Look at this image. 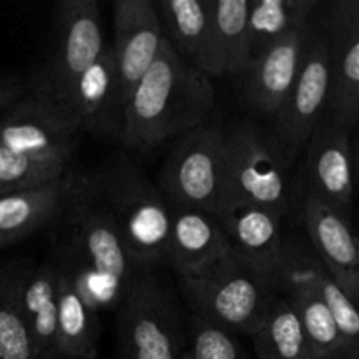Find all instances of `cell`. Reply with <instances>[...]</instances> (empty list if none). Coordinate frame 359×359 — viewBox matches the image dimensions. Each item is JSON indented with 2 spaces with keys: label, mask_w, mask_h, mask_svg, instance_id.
Wrapping results in <instances>:
<instances>
[{
  "label": "cell",
  "mask_w": 359,
  "mask_h": 359,
  "mask_svg": "<svg viewBox=\"0 0 359 359\" xmlns=\"http://www.w3.org/2000/svg\"><path fill=\"white\" fill-rule=\"evenodd\" d=\"M91 175L135 265L153 269L165 262L172 205L158 184L123 154H116Z\"/></svg>",
  "instance_id": "277c9868"
},
{
  "label": "cell",
  "mask_w": 359,
  "mask_h": 359,
  "mask_svg": "<svg viewBox=\"0 0 359 359\" xmlns=\"http://www.w3.org/2000/svg\"><path fill=\"white\" fill-rule=\"evenodd\" d=\"M318 6L316 0H251L248 14L251 60L284 35L309 27Z\"/></svg>",
  "instance_id": "cb8c5ba5"
},
{
  "label": "cell",
  "mask_w": 359,
  "mask_h": 359,
  "mask_svg": "<svg viewBox=\"0 0 359 359\" xmlns=\"http://www.w3.org/2000/svg\"><path fill=\"white\" fill-rule=\"evenodd\" d=\"M309 270H311V279L314 283L316 290L319 291L326 307L332 312L333 319L337 323V328L340 332V337H342L344 347L340 354L349 353L359 344V307L340 290L339 284L328 276V272L321 265L316 252L312 256L311 269Z\"/></svg>",
  "instance_id": "4316f807"
},
{
  "label": "cell",
  "mask_w": 359,
  "mask_h": 359,
  "mask_svg": "<svg viewBox=\"0 0 359 359\" xmlns=\"http://www.w3.org/2000/svg\"><path fill=\"white\" fill-rule=\"evenodd\" d=\"M332 86L330 42L321 23L312 21L300 70L290 95L273 116L270 135L284 160L293 167L307 147L312 133L325 118Z\"/></svg>",
  "instance_id": "ba28073f"
},
{
  "label": "cell",
  "mask_w": 359,
  "mask_h": 359,
  "mask_svg": "<svg viewBox=\"0 0 359 359\" xmlns=\"http://www.w3.org/2000/svg\"><path fill=\"white\" fill-rule=\"evenodd\" d=\"M339 358L340 359H359V344L354 347L353 351H349V353H346V354H340Z\"/></svg>",
  "instance_id": "1f68e13d"
},
{
  "label": "cell",
  "mask_w": 359,
  "mask_h": 359,
  "mask_svg": "<svg viewBox=\"0 0 359 359\" xmlns=\"http://www.w3.org/2000/svg\"><path fill=\"white\" fill-rule=\"evenodd\" d=\"M76 174L35 188L0 195V249L55 226L62 219L72 195Z\"/></svg>",
  "instance_id": "e0dca14e"
},
{
  "label": "cell",
  "mask_w": 359,
  "mask_h": 359,
  "mask_svg": "<svg viewBox=\"0 0 359 359\" xmlns=\"http://www.w3.org/2000/svg\"><path fill=\"white\" fill-rule=\"evenodd\" d=\"M311 27L284 35L238 74L241 93L252 111L272 118L277 114L298 76Z\"/></svg>",
  "instance_id": "5bb4252c"
},
{
  "label": "cell",
  "mask_w": 359,
  "mask_h": 359,
  "mask_svg": "<svg viewBox=\"0 0 359 359\" xmlns=\"http://www.w3.org/2000/svg\"><path fill=\"white\" fill-rule=\"evenodd\" d=\"M56 263V262H55ZM58 266V351L62 359H83L97 354L98 314L84 302L70 280L69 273Z\"/></svg>",
  "instance_id": "603a6c76"
},
{
  "label": "cell",
  "mask_w": 359,
  "mask_h": 359,
  "mask_svg": "<svg viewBox=\"0 0 359 359\" xmlns=\"http://www.w3.org/2000/svg\"><path fill=\"white\" fill-rule=\"evenodd\" d=\"M300 212L307 241L321 265L359 307V238L351 223L312 196H302Z\"/></svg>",
  "instance_id": "9a60e30c"
},
{
  "label": "cell",
  "mask_w": 359,
  "mask_h": 359,
  "mask_svg": "<svg viewBox=\"0 0 359 359\" xmlns=\"http://www.w3.org/2000/svg\"><path fill=\"white\" fill-rule=\"evenodd\" d=\"M111 42L125 100L146 74L165 41L154 0H118L112 9Z\"/></svg>",
  "instance_id": "4fadbf2b"
},
{
  "label": "cell",
  "mask_w": 359,
  "mask_h": 359,
  "mask_svg": "<svg viewBox=\"0 0 359 359\" xmlns=\"http://www.w3.org/2000/svg\"><path fill=\"white\" fill-rule=\"evenodd\" d=\"M83 359H100V358H98V354H91V356H88V358H83Z\"/></svg>",
  "instance_id": "e575fe53"
},
{
  "label": "cell",
  "mask_w": 359,
  "mask_h": 359,
  "mask_svg": "<svg viewBox=\"0 0 359 359\" xmlns=\"http://www.w3.org/2000/svg\"><path fill=\"white\" fill-rule=\"evenodd\" d=\"M321 25L332 56V86L326 114L353 132L359 123V34L332 13L326 14Z\"/></svg>",
  "instance_id": "d6986e66"
},
{
  "label": "cell",
  "mask_w": 359,
  "mask_h": 359,
  "mask_svg": "<svg viewBox=\"0 0 359 359\" xmlns=\"http://www.w3.org/2000/svg\"><path fill=\"white\" fill-rule=\"evenodd\" d=\"M251 340L255 359H307L314 354L297 312L283 293L273 300L265 321Z\"/></svg>",
  "instance_id": "d4e9b609"
},
{
  "label": "cell",
  "mask_w": 359,
  "mask_h": 359,
  "mask_svg": "<svg viewBox=\"0 0 359 359\" xmlns=\"http://www.w3.org/2000/svg\"><path fill=\"white\" fill-rule=\"evenodd\" d=\"M307 359H340L339 356L337 358H323V356H316V354H311V356H309Z\"/></svg>",
  "instance_id": "d6a6232c"
},
{
  "label": "cell",
  "mask_w": 359,
  "mask_h": 359,
  "mask_svg": "<svg viewBox=\"0 0 359 359\" xmlns=\"http://www.w3.org/2000/svg\"><path fill=\"white\" fill-rule=\"evenodd\" d=\"M284 212L265 205H237L217 214L235 255L277 280L283 258Z\"/></svg>",
  "instance_id": "2e32d148"
},
{
  "label": "cell",
  "mask_w": 359,
  "mask_h": 359,
  "mask_svg": "<svg viewBox=\"0 0 359 359\" xmlns=\"http://www.w3.org/2000/svg\"><path fill=\"white\" fill-rule=\"evenodd\" d=\"M358 238H359V237H358Z\"/></svg>",
  "instance_id": "d590c367"
},
{
  "label": "cell",
  "mask_w": 359,
  "mask_h": 359,
  "mask_svg": "<svg viewBox=\"0 0 359 359\" xmlns=\"http://www.w3.org/2000/svg\"><path fill=\"white\" fill-rule=\"evenodd\" d=\"M188 353L191 359H252L233 333L209 325L195 316H191Z\"/></svg>",
  "instance_id": "f1b7e54d"
},
{
  "label": "cell",
  "mask_w": 359,
  "mask_h": 359,
  "mask_svg": "<svg viewBox=\"0 0 359 359\" xmlns=\"http://www.w3.org/2000/svg\"><path fill=\"white\" fill-rule=\"evenodd\" d=\"M119 359H181V318L153 269L139 266L118 307Z\"/></svg>",
  "instance_id": "8992f818"
},
{
  "label": "cell",
  "mask_w": 359,
  "mask_h": 359,
  "mask_svg": "<svg viewBox=\"0 0 359 359\" xmlns=\"http://www.w3.org/2000/svg\"><path fill=\"white\" fill-rule=\"evenodd\" d=\"M287 170L270 132L256 123L235 121L224 128L223 191L217 214L237 205L287 210Z\"/></svg>",
  "instance_id": "5b68a950"
},
{
  "label": "cell",
  "mask_w": 359,
  "mask_h": 359,
  "mask_svg": "<svg viewBox=\"0 0 359 359\" xmlns=\"http://www.w3.org/2000/svg\"><path fill=\"white\" fill-rule=\"evenodd\" d=\"M193 316L221 330L252 337L280 294L277 280L233 251L193 276L177 277Z\"/></svg>",
  "instance_id": "3957f363"
},
{
  "label": "cell",
  "mask_w": 359,
  "mask_h": 359,
  "mask_svg": "<svg viewBox=\"0 0 359 359\" xmlns=\"http://www.w3.org/2000/svg\"><path fill=\"white\" fill-rule=\"evenodd\" d=\"M69 167L37 161L0 144V195L35 188L69 174Z\"/></svg>",
  "instance_id": "83f0119b"
},
{
  "label": "cell",
  "mask_w": 359,
  "mask_h": 359,
  "mask_svg": "<svg viewBox=\"0 0 359 359\" xmlns=\"http://www.w3.org/2000/svg\"><path fill=\"white\" fill-rule=\"evenodd\" d=\"M56 263L95 312L119 307L139 266L98 193L93 175H77L62 219Z\"/></svg>",
  "instance_id": "6da1fadb"
},
{
  "label": "cell",
  "mask_w": 359,
  "mask_h": 359,
  "mask_svg": "<svg viewBox=\"0 0 359 359\" xmlns=\"http://www.w3.org/2000/svg\"><path fill=\"white\" fill-rule=\"evenodd\" d=\"M224 128L202 125L184 133L160 172L158 188L172 207L216 214L223 191Z\"/></svg>",
  "instance_id": "9c48e42d"
},
{
  "label": "cell",
  "mask_w": 359,
  "mask_h": 359,
  "mask_svg": "<svg viewBox=\"0 0 359 359\" xmlns=\"http://www.w3.org/2000/svg\"><path fill=\"white\" fill-rule=\"evenodd\" d=\"M25 95V84L14 76H0V112L13 107Z\"/></svg>",
  "instance_id": "f546056e"
},
{
  "label": "cell",
  "mask_w": 359,
  "mask_h": 359,
  "mask_svg": "<svg viewBox=\"0 0 359 359\" xmlns=\"http://www.w3.org/2000/svg\"><path fill=\"white\" fill-rule=\"evenodd\" d=\"M214 102L210 77L182 60L165 39L126 98L121 142L130 149H154L205 125Z\"/></svg>",
  "instance_id": "7a4b0ae2"
},
{
  "label": "cell",
  "mask_w": 359,
  "mask_h": 359,
  "mask_svg": "<svg viewBox=\"0 0 359 359\" xmlns=\"http://www.w3.org/2000/svg\"><path fill=\"white\" fill-rule=\"evenodd\" d=\"M125 95L119 84L111 42L70 88L62 111L81 132L121 140Z\"/></svg>",
  "instance_id": "7c38bea8"
},
{
  "label": "cell",
  "mask_w": 359,
  "mask_h": 359,
  "mask_svg": "<svg viewBox=\"0 0 359 359\" xmlns=\"http://www.w3.org/2000/svg\"><path fill=\"white\" fill-rule=\"evenodd\" d=\"M154 4L168 44L189 65L209 76L212 0H154Z\"/></svg>",
  "instance_id": "ffe728a7"
},
{
  "label": "cell",
  "mask_w": 359,
  "mask_h": 359,
  "mask_svg": "<svg viewBox=\"0 0 359 359\" xmlns=\"http://www.w3.org/2000/svg\"><path fill=\"white\" fill-rule=\"evenodd\" d=\"M230 251V242L216 214L172 207L165 262L177 277L198 273Z\"/></svg>",
  "instance_id": "ac0fdd59"
},
{
  "label": "cell",
  "mask_w": 359,
  "mask_h": 359,
  "mask_svg": "<svg viewBox=\"0 0 359 359\" xmlns=\"http://www.w3.org/2000/svg\"><path fill=\"white\" fill-rule=\"evenodd\" d=\"M356 135L351 139V147H353V163H354V181L359 184V123L356 125ZM353 130V132H354Z\"/></svg>",
  "instance_id": "4dcf8cb0"
},
{
  "label": "cell",
  "mask_w": 359,
  "mask_h": 359,
  "mask_svg": "<svg viewBox=\"0 0 359 359\" xmlns=\"http://www.w3.org/2000/svg\"><path fill=\"white\" fill-rule=\"evenodd\" d=\"M25 269H0V359H39L21 305Z\"/></svg>",
  "instance_id": "484cf974"
},
{
  "label": "cell",
  "mask_w": 359,
  "mask_h": 359,
  "mask_svg": "<svg viewBox=\"0 0 359 359\" xmlns=\"http://www.w3.org/2000/svg\"><path fill=\"white\" fill-rule=\"evenodd\" d=\"M107 46L97 0H63L55 13L49 55L35 77L34 93L62 109L77 77Z\"/></svg>",
  "instance_id": "52a82bcc"
},
{
  "label": "cell",
  "mask_w": 359,
  "mask_h": 359,
  "mask_svg": "<svg viewBox=\"0 0 359 359\" xmlns=\"http://www.w3.org/2000/svg\"><path fill=\"white\" fill-rule=\"evenodd\" d=\"M81 130L56 104L41 95H23L0 119V144L37 161L69 167Z\"/></svg>",
  "instance_id": "30bf717a"
},
{
  "label": "cell",
  "mask_w": 359,
  "mask_h": 359,
  "mask_svg": "<svg viewBox=\"0 0 359 359\" xmlns=\"http://www.w3.org/2000/svg\"><path fill=\"white\" fill-rule=\"evenodd\" d=\"M251 0H212L209 76H238L251 60L248 14Z\"/></svg>",
  "instance_id": "7402d4cb"
},
{
  "label": "cell",
  "mask_w": 359,
  "mask_h": 359,
  "mask_svg": "<svg viewBox=\"0 0 359 359\" xmlns=\"http://www.w3.org/2000/svg\"><path fill=\"white\" fill-rule=\"evenodd\" d=\"M21 305L39 359H62L58 351V266L55 259L23 272Z\"/></svg>",
  "instance_id": "44dd1931"
},
{
  "label": "cell",
  "mask_w": 359,
  "mask_h": 359,
  "mask_svg": "<svg viewBox=\"0 0 359 359\" xmlns=\"http://www.w3.org/2000/svg\"><path fill=\"white\" fill-rule=\"evenodd\" d=\"M304 153L302 196H312L351 221L356 181L349 130L325 114Z\"/></svg>",
  "instance_id": "8fae6325"
},
{
  "label": "cell",
  "mask_w": 359,
  "mask_h": 359,
  "mask_svg": "<svg viewBox=\"0 0 359 359\" xmlns=\"http://www.w3.org/2000/svg\"><path fill=\"white\" fill-rule=\"evenodd\" d=\"M181 359H191V356H189V353H188V349H186V353L182 354Z\"/></svg>",
  "instance_id": "836d02e7"
}]
</instances>
